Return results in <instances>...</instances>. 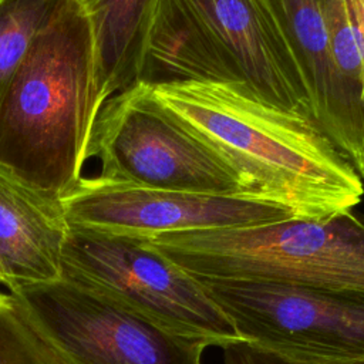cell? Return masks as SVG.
I'll use <instances>...</instances> for the list:
<instances>
[{
  "instance_id": "1",
  "label": "cell",
  "mask_w": 364,
  "mask_h": 364,
  "mask_svg": "<svg viewBox=\"0 0 364 364\" xmlns=\"http://www.w3.org/2000/svg\"><path fill=\"white\" fill-rule=\"evenodd\" d=\"M149 87L260 198L299 219H323L361 202L364 179L317 124L267 102L247 84L181 81Z\"/></svg>"
},
{
  "instance_id": "2",
  "label": "cell",
  "mask_w": 364,
  "mask_h": 364,
  "mask_svg": "<svg viewBox=\"0 0 364 364\" xmlns=\"http://www.w3.org/2000/svg\"><path fill=\"white\" fill-rule=\"evenodd\" d=\"M104 104L88 13L63 0L0 94V168L63 199L82 179Z\"/></svg>"
},
{
  "instance_id": "3",
  "label": "cell",
  "mask_w": 364,
  "mask_h": 364,
  "mask_svg": "<svg viewBox=\"0 0 364 364\" xmlns=\"http://www.w3.org/2000/svg\"><path fill=\"white\" fill-rule=\"evenodd\" d=\"M245 82L314 121L301 68L272 0H158L136 82Z\"/></svg>"
},
{
  "instance_id": "4",
  "label": "cell",
  "mask_w": 364,
  "mask_h": 364,
  "mask_svg": "<svg viewBox=\"0 0 364 364\" xmlns=\"http://www.w3.org/2000/svg\"><path fill=\"white\" fill-rule=\"evenodd\" d=\"M149 243L200 277L252 279L364 293V215L164 233Z\"/></svg>"
},
{
  "instance_id": "5",
  "label": "cell",
  "mask_w": 364,
  "mask_h": 364,
  "mask_svg": "<svg viewBox=\"0 0 364 364\" xmlns=\"http://www.w3.org/2000/svg\"><path fill=\"white\" fill-rule=\"evenodd\" d=\"M61 279L209 347L225 348L243 341L199 280L146 237L70 225Z\"/></svg>"
},
{
  "instance_id": "6",
  "label": "cell",
  "mask_w": 364,
  "mask_h": 364,
  "mask_svg": "<svg viewBox=\"0 0 364 364\" xmlns=\"http://www.w3.org/2000/svg\"><path fill=\"white\" fill-rule=\"evenodd\" d=\"M90 158L100 164L95 176L111 182L260 198L218 149L161 104L144 82L105 101Z\"/></svg>"
},
{
  "instance_id": "7",
  "label": "cell",
  "mask_w": 364,
  "mask_h": 364,
  "mask_svg": "<svg viewBox=\"0 0 364 364\" xmlns=\"http://www.w3.org/2000/svg\"><path fill=\"white\" fill-rule=\"evenodd\" d=\"M9 294L55 364H202L209 347L64 279L18 284Z\"/></svg>"
},
{
  "instance_id": "8",
  "label": "cell",
  "mask_w": 364,
  "mask_h": 364,
  "mask_svg": "<svg viewBox=\"0 0 364 364\" xmlns=\"http://www.w3.org/2000/svg\"><path fill=\"white\" fill-rule=\"evenodd\" d=\"M243 341L316 361H364V293L195 276Z\"/></svg>"
},
{
  "instance_id": "9",
  "label": "cell",
  "mask_w": 364,
  "mask_h": 364,
  "mask_svg": "<svg viewBox=\"0 0 364 364\" xmlns=\"http://www.w3.org/2000/svg\"><path fill=\"white\" fill-rule=\"evenodd\" d=\"M63 206L70 225L141 237L297 218L291 210L256 196L145 188L98 176H82L63 198Z\"/></svg>"
},
{
  "instance_id": "10",
  "label": "cell",
  "mask_w": 364,
  "mask_h": 364,
  "mask_svg": "<svg viewBox=\"0 0 364 364\" xmlns=\"http://www.w3.org/2000/svg\"><path fill=\"white\" fill-rule=\"evenodd\" d=\"M287 33L311 101L317 127L364 179V101L341 78L320 0H272Z\"/></svg>"
},
{
  "instance_id": "11",
  "label": "cell",
  "mask_w": 364,
  "mask_h": 364,
  "mask_svg": "<svg viewBox=\"0 0 364 364\" xmlns=\"http://www.w3.org/2000/svg\"><path fill=\"white\" fill-rule=\"evenodd\" d=\"M68 229L61 198L0 168V260L10 289L61 279Z\"/></svg>"
},
{
  "instance_id": "12",
  "label": "cell",
  "mask_w": 364,
  "mask_h": 364,
  "mask_svg": "<svg viewBox=\"0 0 364 364\" xmlns=\"http://www.w3.org/2000/svg\"><path fill=\"white\" fill-rule=\"evenodd\" d=\"M158 0H80L88 13L105 101L138 81Z\"/></svg>"
},
{
  "instance_id": "13",
  "label": "cell",
  "mask_w": 364,
  "mask_h": 364,
  "mask_svg": "<svg viewBox=\"0 0 364 364\" xmlns=\"http://www.w3.org/2000/svg\"><path fill=\"white\" fill-rule=\"evenodd\" d=\"M63 0H0V94Z\"/></svg>"
},
{
  "instance_id": "14",
  "label": "cell",
  "mask_w": 364,
  "mask_h": 364,
  "mask_svg": "<svg viewBox=\"0 0 364 364\" xmlns=\"http://www.w3.org/2000/svg\"><path fill=\"white\" fill-rule=\"evenodd\" d=\"M336 67L350 91L364 101V41L350 0H320Z\"/></svg>"
},
{
  "instance_id": "15",
  "label": "cell",
  "mask_w": 364,
  "mask_h": 364,
  "mask_svg": "<svg viewBox=\"0 0 364 364\" xmlns=\"http://www.w3.org/2000/svg\"><path fill=\"white\" fill-rule=\"evenodd\" d=\"M0 364H55L20 317L11 296L1 290Z\"/></svg>"
},
{
  "instance_id": "16",
  "label": "cell",
  "mask_w": 364,
  "mask_h": 364,
  "mask_svg": "<svg viewBox=\"0 0 364 364\" xmlns=\"http://www.w3.org/2000/svg\"><path fill=\"white\" fill-rule=\"evenodd\" d=\"M223 350L225 364H364V361H316L277 354L247 341H237Z\"/></svg>"
},
{
  "instance_id": "17",
  "label": "cell",
  "mask_w": 364,
  "mask_h": 364,
  "mask_svg": "<svg viewBox=\"0 0 364 364\" xmlns=\"http://www.w3.org/2000/svg\"><path fill=\"white\" fill-rule=\"evenodd\" d=\"M353 4V9L355 11L357 16V21L361 30V36H363V41H364V0H350ZM364 97V92H363Z\"/></svg>"
},
{
  "instance_id": "18",
  "label": "cell",
  "mask_w": 364,
  "mask_h": 364,
  "mask_svg": "<svg viewBox=\"0 0 364 364\" xmlns=\"http://www.w3.org/2000/svg\"><path fill=\"white\" fill-rule=\"evenodd\" d=\"M0 284L6 286V287H7V290L11 287V282H10V279H9L7 273H6L4 267H3V263H1V260H0Z\"/></svg>"
}]
</instances>
